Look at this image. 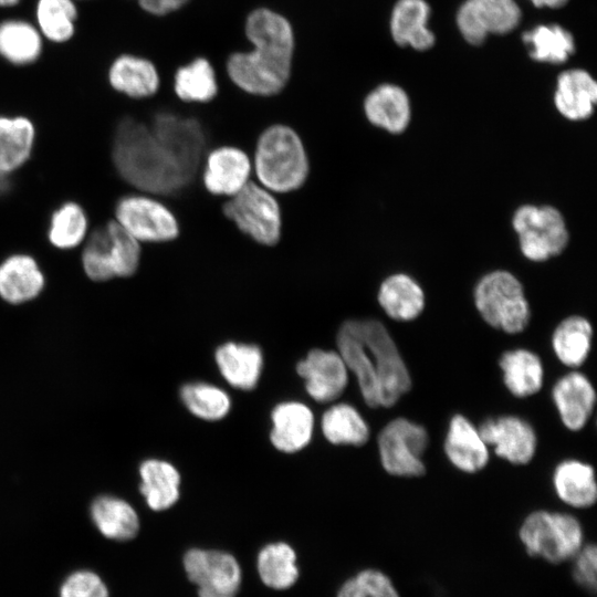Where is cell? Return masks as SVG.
I'll list each match as a JSON object with an SVG mask.
<instances>
[{"label": "cell", "instance_id": "41", "mask_svg": "<svg viewBox=\"0 0 597 597\" xmlns=\"http://www.w3.org/2000/svg\"><path fill=\"white\" fill-rule=\"evenodd\" d=\"M87 218L83 208L76 202H64L53 211L48 238L57 249H72L77 247L85 238Z\"/></svg>", "mask_w": 597, "mask_h": 597}, {"label": "cell", "instance_id": "33", "mask_svg": "<svg viewBox=\"0 0 597 597\" xmlns=\"http://www.w3.org/2000/svg\"><path fill=\"white\" fill-rule=\"evenodd\" d=\"M140 493L154 511L171 507L179 499L180 474L169 462L158 459L145 460L139 467Z\"/></svg>", "mask_w": 597, "mask_h": 597}, {"label": "cell", "instance_id": "24", "mask_svg": "<svg viewBox=\"0 0 597 597\" xmlns=\"http://www.w3.org/2000/svg\"><path fill=\"white\" fill-rule=\"evenodd\" d=\"M364 112L370 124L391 134L402 133L411 117L408 95L392 84H383L369 92L364 100Z\"/></svg>", "mask_w": 597, "mask_h": 597}, {"label": "cell", "instance_id": "50", "mask_svg": "<svg viewBox=\"0 0 597 597\" xmlns=\"http://www.w3.org/2000/svg\"><path fill=\"white\" fill-rule=\"evenodd\" d=\"M75 1H84V0H75Z\"/></svg>", "mask_w": 597, "mask_h": 597}, {"label": "cell", "instance_id": "17", "mask_svg": "<svg viewBox=\"0 0 597 597\" xmlns=\"http://www.w3.org/2000/svg\"><path fill=\"white\" fill-rule=\"evenodd\" d=\"M107 81L114 91L135 100L154 96L161 84L156 63L145 55L130 52L118 54L111 62Z\"/></svg>", "mask_w": 597, "mask_h": 597}, {"label": "cell", "instance_id": "9", "mask_svg": "<svg viewBox=\"0 0 597 597\" xmlns=\"http://www.w3.org/2000/svg\"><path fill=\"white\" fill-rule=\"evenodd\" d=\"M522 254L530 261L543 262L561 254L569 234L562 212L553 206L523 205L512 218Z\"/></svg>", "mask_w": 597, "mask_h": 597}, {"label": "cell", "instance_id": "39", "mask_svg": "<svg viewBox=\"0 0 597 597\" xmlns=\"http://www.w3.org/2000/svg\"><path fill=\"white\" fill-rule=\"evenodd\" d=\"M256 568L263 584L273 589H286L298 577L296 554L283 542L264 546L258 555Z\"/></svg>", "mask_w": 597, "mask_h": 597}, {"label": "cell", "instance_id": "36", "mask_svg": "<svg viewBox=\"0 0 597 597\" xmlns=\"http://www.w3.org/2000/svg\"><path fill=\"white\" fill-rule=\"evenodd\" d=\"M35 129L25 116L0 115V172L9 174L30 157Z\"/></svg>", "mask_w": 597, "mask_h": 597}, {"label": "cell", "instance_id": "6", "mask_svg": "<svg viewBox=\"0 0 597 597\" xmlns=\"http://www.w3.org/2000/svg\"><path fill=\"white\" fill-rule=\"evenodd\" d=\"M354 323L376 376L379 407H391L411 388L408 367L381 322L368 318Z\"/></svg>", "mask_w": 597, "mask_h": 597}, {"label": "cell", "instance_id": "32", "mask_svg": "<svg viewBox=\"0 0 597 597\" xmlns=\"http://www.w3.org/2000/svg\"><path fill=\"white\" fill-rule=\"evenodd\" d=\"M430 8L423 0H399L390 20L394 40L399 45L427 50L434 42L433 33L427 28Z\"/></svg>", "mask_w": 597, "mask_h": 597}, {"label": "cell", "instance_id": "4", "mask_svg": "<svg viewBox=\"0 0 597 597\" xmlns=\"http://www.w3.org/2000/svg\"><path fill=\"white\" fill-rule=\"evenodd\" d=\"M519 537L528 555L549 564L573 559L584 545L578 519L568 513L536 510L519 528Z\"/></svg>", "mask_w": 597, "mask_h": 597}, {"label": "cell", "instance_id": "45", "mask_svg": "<svg viewBox=\"0 0 597 597\" xmlns=\"http://www.w3.org/2000/svg\"><path fill=\"white\" fill-rule=\"evenodd\" d=\"M572 575L576 584L589 593L596 591L597 586V547L584 544L573 557Z\"/></svg>", "mask_w": 597, "mask_h": 597}, {"label": "cell", "instance_id": "22", "mask_svg": "<svg viewBox=\"0 0 597 597\" xmlns=\"http://www.w3.org/2000/svg\"><path fill=\"white\" fill-rule=\"evenodd\" d=\"M172 90L185 103L206 104L219 93L214 64L206 55H196L179 64L172 75Z\"/></svg>", "mask_w": 597, "mask_h": 597}, {"label": "cell", "instance_id": "8", "mask_svg": "<svg viewBox=\"0 0 597 597\" xmlns=\"http://www.w3.org/2000/svg\"><path fill=\"white\" fill-rule=\"evenodd\" d=\"M223 214L237 228L262 245H274L281 238V209L273 192L249 181L222 206Z\"/></svg>", "mask_w": 597, "mask_h": 597}, {"label": "cell", "instance_id": "49", "mask_svg": "<svg viewBox=\"0 0 597 597\" xmlns=\"http://www.w3.org/2000/svg\"><path fill=\"white\" fill-rule=\"evenodd\" d=\"M20 2L21 0H0V9L13 8Z\"/></svg>", "mask_w": 597, "mask_h": 597}, {"label": "cell", "instance_id": "20", "mask_svg": "<svg viewBox=\"0 0 597 597\" xmlns=\"http://www.w3.org/2000/svg\"><path fill=\"white\" fill-rule=\"evenodd\" d=\"M443 450L454 468L470 474L483 470L490 459L489 447L478 427L460 413L449 421Z\"/></svg>", "mask_w": 597, "mask_h": 597}, {"label": "cell", "instance_id": "31", "mask_svg": "<svg viewBox=\"0 0 597 597\" xmlns=\"http://www.w3.org/2000/svg\"><path fill=\"white\" fill-rule=\"evenodd\" d=\"M499 366L506 389L517 398L537 394L544 381V366L540 356L526 348L504 352Z\"/></svg>", "mask_w": 597, "mask_h": 597}, {"label": "cell", "instance_id": "14", "mask_svg": "<svg viewBox=\"0 0 597 597\" xmlns=\"http://www.w3.org/2000/svg\"><path fill=\"white\" fill-rule=\"evenodd\" d=\"M478 429L488 447H493L498 457L512 464H527L536 453V432L527 420L519 416L486 418Z\"/></svg>", "mask_w": 597, "mask_h": 597}, {"label": "cell", "instance_id": "28", "mask_svg": "<svg viewBox=\"0 0 597 597\" xmlns=\"http://www.w3.org/2000/svg\"><path fill=\"white\" fill-rule=\"evenodd\" d=\"M44 39L36 25L20 18L0 21V57L14 66L35 63L43 53Z\"/></svg>", "mask_w": 597, "mask_h": 597}, {"label": "cell", "instance_id": "43", "mask_svg": "<svg viewBox=\"0 0 597 597\" xmlns=\"http://www.w3.org/2000/svg\"><path fill=\"white\" fill-rule=\"evenodd\" d=\"M336 597H400L392 580L375 568H366L343 583Z\"/></svg>", "mask_w": 597, "mask_h": 597}, {"label": "cell", "instance_id": "44", "mask_svg": "<svg viewBox=\"0 0 597 597\" xmlns=\"http://www.w3.org/2000/svg\"><path fill=\"white\" fill-rule=\"evenodd\" d=\"M60 597H109L102 578L91 570L72 573L60 588Z\"/></svg>", "mask_w": 597, "mask_h": 597}, {"label": "cell", "instance_id": "15", "mask_svg": "<svg viewBox=\"0 0 597 597\" xmlns=\"http://www.w3.org/2000/svg\"><path fill=\"white\" fill-rule=\"evenodd\" d=\"M520 18L514 0H467L458 11L457 23L463 38L478 45L489 33L512 31Z\"/></svg>", "mask_w": 597, "mask_h": 597}, {"label": "cell", "instance_id": "29", "mask_svg": "<svg viewBox=\"0 0 597 597\" xmlns=\"http://www.w3.org/2000/svg\"><path fill=\"white\" fill-rule=\"evenodd\" d=\"M336 344L347 369L356 376L364 401L371 408L379 407L378 386L365 346L354 320L345 321L338 329Z\"/></svg>", "mask_w": 597, "mask_h": 597}, {"label": "cell", "instance_id": "27", "mask_svg": "<svg viewBox=\"0 0 597 597\" xmlns=\"http://www.w3.org/2000/svg\"><path fill=\"white\" fill-rule=\"evenodd\" d=\"M597 102V84L583 70L563 72L557 80L554 103L569 121H584L591 116Z\"/></svg>", "mask_w": 597, "mask_h": 597}, {"label": "cell", "instance_id": "38", "mask_svg": "<svg viewBox=\"0 0 597 597\" xmlns=\"http://www.w3.org/2000/svg\"><path fill=\"white\" fill-rule=\"evenodd\" d=\"M324 437L333 444L359 447L369 439V427L352 405L337 404L322 417Z\"/></svg>", "mask_w": 597, "mask_h": 597}, {"label": "cell", "instance_id": "34", "mask_svg": "<svg viewBox=\"0 0 597 597\" xmlns=\"http://www.w3.org/2000/svg\"><path fill=\"white\" fill-rule=\"evenodd\" d=\"M593 326L579 315H570L555 327L552 348L557 359L569 368L582 366L591 349Z\"/></svg>", "mask_w": 597, "mask_h": 597}, {"label": "cell", "instance_id": "37", "mask_svg": "<svg viewBox=\"0 0 597 597\" xmlns=\"http://www.w3.org/2000/svg\"><path fill=\"white\" fill-rule=\"evenodd\" d=\"M34 17L44 40L62 44L75 35L78 19L75 0H36Z\"/></svg>", "mask_w": 597, "mask_h": 597}, {"label": "cell", "instance_id": "2", "mask_svg": "<svg viewBox=\"0 0 597 597\" xmlns=\"http://www.w3.org/2000/svg\"><path fill=\"white\" fill-rule=\"evenodd\" d=\"M112 156L121 177L145 192L171 195L191 181L150 126L133 117L118 123Z\"/></svg>", "mask_w": 597, "mask_h": 597}, {"label": "cell", "instance_id": "46", "mask_svg": "<svg viewBox=\"0 0 597 597\" xmlns=\"http://www.w3.org/2000/svg\"><path fill=\"white\" fill-rule=\"evenodd\" d=\"M139 9L155 18H165L186 8L192 0H136Z\"/></svg>", "mask_w": 597, "mask_h": 597}, {"label": "cell", "instance_id": "47", "mask_svg": "<svg viewBox=\"0 0 597 597\" xmlns=\"http://www.w3.org/2000/svg\"><path fill=\"white\" fill-rule=\"evenodd\" d=\"M536 7L559 8L564 6L567 0H531Z\"/></svg>", "mask_w": 597, "mask_h": 597}, {"label": "cell", "instance_id": "21", "mask_svg": "<svg viewBox=\"0 0 597 597\" xmlns=\"http://www.w3.org/2000/svg\"><path fill=\"white\" fill-rule=\"evenodd\" d=\"M272 444L282 452L293 453L308 444L313 433L312 410L297 401L281 402L272 411Z\"/></svg>", "mask_w": 597, "mask_h": 597}, {"label": "cell", "instance_id": "7", "mask_svg": "<svg viewBox=\"0 0 597 597\" xmlns=\"http://www.w3.org/2000/svg\"><path fill=\"white\" fill-rule=\"evenodd\" d=\"M139 260V242L116 221L97 228L82 253L83 269L93 281L128 277L136 272Z\"/></svg>", "mask_w": 597, "mask_h": 597}, {"label": "cell", "instance_id": "1", "mask_svg": "<svg viewBox=\"0 0 597 597\" xmlns=\"http://www.w3.org/2000/svg\"><path fill=\"white\" fill-rule=\"evenodd\" d=\"M242 32L250 44L224 60L229 81L245 94L271 97L289 85L297 50L296 30L290 18L269 6H256L243 18Z\"/></svg>", "mask_w": 597, "mask_h": 597}, {"label": "cell", "instance_id": "5", "mask_svg": "<svg viewBox=\"0 0 597 597\" xmlns=\"http://www.w3.org/2000/svg\"><path fill=\"white\" fill-rule=\"evenodd\" d=\"M473 297L479 314L491 327L517 334L528 325L531 308L523 285L509 271L496 270L482 276Z\"/></svg>", "mask_w": 597, "mask_h": 597}, {"label": "cell", "instance_id": "23", "mask_svg": "<svg viewBox=\"0 0 597 597\" xmlns=\"http://www.w3.org/2000/svg\"><path fill=\"white\" fill-rule=\"evenodd\" d=\"M214 357L221 375L232 387L251 390L256 386L263 367L258 345L228 342L217 348Z\"/></svg>", "mask_w": 597, "mask_h": 597}, {"label": "cell", "instance_id": "13", "mask_svg": "<svg viewBox=\"0 0 597 597\" xmlns=\"http://www.w3.org/2000/svg\"><path fill=\"white\" fill-rule=\"evenodd\" d=\"M157 139L192 180L201 163L207 137L200 122L170 111H160L149 125Z\"/></svg>", "mask_w": 597, "mask_h": 597}, {"label": "cell", "instance_id": "35", "mask_svg": "<svg viewBox=\"0 0 597 597\" xmlns=\"http://www.w3.org/2000/svg\"><path fill=\"white\" fill-rule=\"evenodd\" d=\"M91 516L97 530L107 538L128 541L139 530V520L134 507L126 501L103 495L91 506Z\"/></svg>", "mask_w": 597, "mask_h": 597}, {"label": "cell", "instance_id": "25", "mask_svg": "<svg viewBox=\"0 0 597 597\" xmlns=\"http://www.w3.org/2000/svg\"><path fill=\"white\" fill-rule=\"evenodd\" d=\"M45 280L36 261L27 254H12L0 263V296L11 304L36 297Z\"/></svg>", "mask_w": 597, "mask_h": 597}, {"label": "cell", "instance_id": "10", "mask_svg": "<svg viewBox=\"0 0 597 597\" xmlns=\"http://www.w3.org/2000/svg\"><path fill=\"white\" fill-rule=\"evenodd\" d=\"M429 446L427 429L398 417L379 432L378 450L384 470L394 476L415 478L426 473L423 454Z\"/></svg>", "mask_w": 597, "mask_h": 597}, {"label": "cell", "instance_id": "30", "mask_svg": "<svg viewBox=\"0 0 597 597\" xmlns=\"http://www.w3.org/2000/svg\"><path fill=\"white\" fill-rule=\"evenodd\" d=\"M377 300L390 318L400 322L417 318L426 304L422 287L413 277L405 273L387 276L379 286Z\"/></svg>", "mask_w": 597, "mask_h": 597}, {"label": "cell", "instance_id": "42", "mask_svg": "<svg viewBox=\"0 0 597 597\" xmlns=\"http://www.w3.org/2000/svg\"><path fill=\"white\" fill-rule=\"evenodd\" d=\"M180 398L193 416L209 421L226 417L231 406L226 391L206 383L184 385L180 389Z\"/></svg>", "mask_w": 597, "mask_h": 597}, {"label": "cell", "instance_id": "11", "mask_svg": "<svg viewBox=\"0 0 597 597\" xmlns=\"http://www.w3.org/2000/svg\"><path fill=\"white\" fill-rule=\"evenodd\" d=\"M116 222L138 242H166L179 234L174 213L160 201L143 195L125 196L115 207Z\"/></svg>", "mask_w": 597, "mask_h": 597}, {"label": "cell", "instance_id": "12", "mask_svg": "<svg viewBox=\"0 0 597 597\" xmlns=\"http://www.w3.org/2000/svg\"><path fill=\"white\" fill-rule=\"evenodd\" d=\"M188 579L198 588L199 597H235L242 574L229 553L216 549L191 548L184 555Z\"/></svg>", "mask_w": 597, "mask_h": 597}, {"label": "cell", "instance_id": "3", "mask_svg": "<svg viewBox=\"0 0 597 597\" xmlns=\"http://www.w3.org/2000/svg\"><path fill=\"white\" fill-rule=\"evenodd\" d=\"M253 166L260 185L277 193L302 187L310 170L300 135L285 124H273L261 133Z\"/></svg>", "mask_w": 597, "mask_h": 597}, {"label": "cell", "instance_id": "16", "mask_svg": "<svg viewBox=\"0 0 597 597\" xmlns=\"http://www.w3.org/2000/svg\"><path fill=\"white\" fill-rule=\"evenodd\" d=\"M347 370L339 353L318 348L310 350L296 366L307 394L318 402H328L342 395L348 380Z\"/></svg>", "mask_w": 597, "mask_h": 597}, {"label": "cell", "instance_id": "40", "mask_svg": "<svg viewBox=\"0 0 597 597\" xmlns=\"http://www.w3.org/2000/svg\"><path fill=\"white\" fill-rule=\"evenodd\" d=\"M530 55L540 62L562 63L574 52V40L559 25H538L523 34Z\"/></svg>", "mask_w": 597, "mask_h": 597}, {"label": "cell", "instance_id": "26", "mask_svg": "<svg viewBox=\"0 0 597 597\" xmlns=\"http://www.w3.org/2000/svg\"><path fill=\"white\" fill-rule=\"evenodd\" d=\"M553 486L558 499L575 509L596 503L597 483L593 465L577 459L561 461L553 472Z\"/></svg>", "mask_w": 597, "mask_h": 597}, {"label": "cell", "instance_id": "19", "mask_svg": "<svg viewBox=\"0 0 597 597\" xmlns=\"http://www.w3.org/2000/svg\"><path fill=\"white\" fill-rule=\"evenodd\" d=\"M251 171V159L243 150L222 146L207 156L202 180L210 193L232 197L250 181Z\"/></svg>", "mask_w": 597, "mask_h": 597}, {"label": "cell", "instance_id": "18", "mask_svg": "<svg viewBox=\"0 0 597 597\" xmlns=\"http://www.w3.org/2000/svg\"><path fill=\"white\" fill-rule=\"evenodd\" d=\"M552 399L562 423L570 431H579L591 417L596 391L586 375L573 370L554 384Z\"/></svg>", "mask_w": 597, "mask_h": 597}, {"label": "cell", "instance_id": "48", "mask_svg": "<svg viewBox=\"0 0 597 597\" xmlns=\"http://www.w3.org/2000/svg\"><path fill=\"white\" fill-rule=\"evenodd\" d=\"M9 186L10 184L7 178V174L0 172V195L4 193L8 190Z\"/></svg>", "mask_w": 597, "mask_h": 597}]
</instances>
